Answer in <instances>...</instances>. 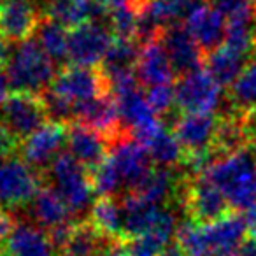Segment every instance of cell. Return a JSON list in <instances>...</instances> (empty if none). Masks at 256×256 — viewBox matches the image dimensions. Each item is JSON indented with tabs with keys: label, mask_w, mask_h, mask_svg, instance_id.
<instances>
[{
	"label": "cell",
	"mask_w": 256,
	"mask_h": 256,
	"mask_svg": "<svg viewBox=\"0 0 256 256\" xmlns=\"http://www.w3.org/2000/svg\"><path fill=\"white\" fill-rule=\"evenodd\" d=\"M246 230L244 218L228 212L212 223L184 221L176 235L186 256H237Z\"/></svg>",
	"instance_id": "1"
},
{
	"label": "cell",
	"mask_w": 256,
	"mask_h": 256,
	"mask_svg": "<svg viewBox=\"0 0 256 256\" xmlns=\"http://www.w3.org/2000/svg\"><path fill=\"white\" fill-rule=\"evenodd\" d=\"M200 174L221 190L234 209L246 210L256 204V154L249 146L212 158Z\"/></svg>",
	"instance_id": "2"
},
{
	"label": "cell",
	"mask_w": 256,
	"mask_h": 256,
	"mask_svg": "<svg viewBox=\"0 0 256 256\" xmlns=\"http://www.w3.org/2000/svg\"><path fill=\"white\" fill-rule=\"evenodd\" d=\"M6 74L16 92L39 93L51 86L56 78L54 60L40 48L37 40H25L9 56L6 64Z\"/></svg>",
	"instance_id": "3"
},
{
	"label": "cell",
	"mask_w": 256,
	"mask_h": 256,
	"mask_svg": "<svg viewBox=\"0 0 256 256\" xmlns=\"http://www.w3.org/2000/svg\"><path fill=\"white\" fill-rule=\"evenodd\" d=\"M50 176L54 190L67 202L72 212L88 209L95 195V188L90 170L84 165L79 164L70 153H62L51 164Z\"/></svg>",
	"instance_id": "4"
},
{
	"label": "cell",
	"mask_w": 256,
	"mask_h": 256,
	"mask_svg": "<svg viewBox=\"0 0 256 256\" xmlns=\"http://www.w3.org/2000/svg\"><path fill=\"white\" fill-rule=\"evenodd\" d=\"M221 95L223 86L207 68L184 74L176 84V106L182 114H212L221 104Z\"/></svg>",
	"instance_id": "5"
},
{
	"label": "cell",
	"mask_w": 256,
	"mask_h": 256,
	"mask_svg": "<svg viewBox=\"0 0 256 256\" xmlns=\"http://www.w3.org/2000/svg\"><path fill=\"white\" fill-rule=\"evenodd\" d=\"M107 88L109 86H107L104 74H98L93 68L72 65V67L62 70L60 74H56L50 93L60 98L62 102L68 104L76 112L79 106L107 93Z\"/></svg>",
	"instance_id": "6"
},
{
	"label": "cell",
	"mask_w": 256,
	"mask_h": 256,
	"mask_svg": "<svg viewBox=\"0 0 256 256\" xmlns=\"http://www.w3.org/2000/svg\"><path fill=\"white\" fill-rule=\"evenodd\" d=\"M46 118L48 109L42 96H37L34 93L16 92L14 95L9 96L6 106L2 107L0 123L11 134H14L18 139L25 140L36 130H39L44 123H48Z\"/></svg>",
	"instance_id": "7"
},
{
	"label": "cell",
	"mask_w": 256,
	"mask_h": 256,
	"mask_svg": "<svg viewBox=\"0 0 256 256\" xmlns=\"http://www.w3.org/2000/svg\"><path fill=\"white\" fill-rule=\"evenodd\" d=\"M39 190V176L25 160L11 158L0 164V207L30 204Z\"/></svg>",
	"instance_id": "8"
},
{
	"label": "cell",
	"mask_w": 256,
	"mask_h": 256,
	"mask_svg": "<svg viewBox=\"0 0 256 256\" xmlns=\"http://www.w3.org/2000/svg\"><path fill=\"white\" fill-rule=\"evenodd\" d=\"M114 42L112 34L104 25L90 22L72 28L68 36V60L76 67L93 68L102 64Z\"/></svg>",
	"instance_id": "9"
},
{
	"label": "cell",
	"mask_w": 256,
	"mask_h": 256,
	"mask_svg": "<svg viewBox=\"0 0 256 256\" xmlns=\"http://www.w3.org/2000/svg\"><path fill=\"white\" fill-rule=\"evenodd\" d=\"M202 4V0H146L140 9L139 18V37L148 42L160 37L167 26L178 25L179 20L184 18Z\"/></svg>",
	"instance_id": "10"
},
{
	"label": "cell",
	"mask_w": 256,
	"mask_h": 256,
	"mask_svg": "<svg viewBox=\"0 0 256 256\" xmlns=\"http://www.w3.org/2000/svg\"><path fill=\"white\" fill-rule=\"evenodd\" d=\"M218 124L220 120L214 114H182L172 132L181 142L186 156H206L214 151Z\"/></svg>",
	"instance_id": "11"
},
{
	"label": "cell",
	"mask_w": 256,
	"mask_h": 256,
	"mask_svg": "<svg viewBox=\"0 0 256 256\" xmlns=\"http://www.w3.org/2000/svg\"><path fill=\"white\" fill-rule=\"evenodd\" d=\"M116 100L118 107H120L121 123L130 128V132L139 142L144 144L164 126V123L158 120L156 112L151 109L146 95L139 88L118 95Z\"/></svg>",
	"instance_id": "12"
},
{
	"label": "cell",
	"mask_w": 256,
	"mask_h": 256,
	"mask_svg": "<svg viewBox=\"0 0 256 256\" xmlns=\"http://www.w3.org/2000/svg\"><path fill=\"white\" fill-rule=\"evenodd\" d=\"M186 207L192 221L212 223L226 216L230 204L212 181H209L204 174H198L186 192Z\"/></svg>",
	"instance_id": "13"
},
{
	"label": "cell",
	"mask_w": 256,
	"mask_h": 256,
	"mask_svg": "<svg viewBox=\"0 0 256 256\" xmlns=\"http://www.w3.org/2000/svg\"><path fill=\"white\" fill-rule=\"evenodd\" d=\"M68 130L65 123L48 121L39 130L28 136L22 144L23 160L32 167H44L53 164L62 148L67 144Z\"/></svg>",
	"instance_id": "14"
},
{
	"label": "cell",
	"mask_w": 256,
	"mask_h": 256,
	"mask_svg": "<svg viewBox=\"0 0 256 256\" xmlns=\"http://www.w3.org/2000/svg\"><path fill=\"white\" fill-rule=\"evenodd\" d=\"M109 158L120 170L124 186L132 190H136L153 170V160L150 156V151L136 137L118 139Z\"/></svg>",
	"instance_id": "15"
},
{
	"label": "cell",
	"mask_w": 256,
	"mask_h": 256,
	"mask_svg": "<svg viewBox=\"0 0 256 256\" xmlns=\"http://www.w3.org/2000/svg\"><path fill=\"white\" fill-rule=\"evenodd\" d=\"M160 40L172 62V67L179 74H190L202 68L204 53L202 48L196 44L192 34L184 25H170L160 34Z\"/></svg>",
	"instance_id": "16"
},
{
	"label": "cell",
	"mask_w": 256,
	"mask_h": 256,
	"mask_svg": "<svg viewBox=\"0 0 256 256\" xmlns=\"http://www.w3.org/2000/svg\"><path fill=\"white\" fill-rule=\"evenodd\" d=\"M39 14L32 0L0 2V37L11 42H25L39 28Z\"/></svg>",
	"instance_id": "17"
},
{
	"label": "cell",
	"mask_w": 256,
	"mask_h": 256,
	"mask_svg": "<svg viewBox=\"0 0 256 256\" xmlns=\"http://www.w3.org/2000/svg\"><path fill=\"white\" fill-rule=\"evenodd\" d=\"M184 28L192 34L202 50L214 51L226 37V16L210 4H200L186 16Z\"/></svg>",
	"instance_id": "18"
},
{
	"label": "cell",
	"mask_w": 256,
	"mask_h": 256,
	"mask_svg": "<svg viewBox=\"0 0 256 256\" xmlns=\"http://www.w3.org/2000/svg\"><path fill=\"white\" fill-rule=\"evenodd\" d=\"M76 120L79 124L92 128L95 132L106 136L107 139L116 140L118 139V123L120 118V107L118 100L112 93H104L90 102L82 104L76 109Z\"/></svg>",
	"instance_id": "19"
},
{
	"label": "cell",
	"mask_w": 256,
	"mask_h": 256,
	"mask_svg": "<svg viewBox=\"0 0 256 256\" xmlns=\"http://www.w3.org/2000/svg\"><path fill=\"white\" fill-rule=\"evenodd\" d=\"M174 67L162 44L160 37L144 42L139 50V60L136 65V74L140 84L148 88L158 84H168L174 79Z\"/></svg>",
	"instance_id": "20"
},
{
	"label": "cell",
	"mask_w": 256,
	"mask_h": 256,
	"mask_svg": "<svg viewBox=\"0 0 256 256\" xmlns=\"http://www.w3.org/2000/svg\"><path fill=\"white\" fill-rule=\"evenodd\" d=\"M67 146L68 153L88 170H95L107 158L106 137L84 124L76 123L68 128Z\"/></svg>",
	"instance_id": "21"
},
{
	"label": "cell",
	"mask_w": 256,
	"mask_h": 256,
	"mask_svg": "<svg viewBox=\"0 0 256 256\" xmlns=\"http://www.w3.org/2000/svg\"><path fill=\"white\" fill-rule=\"evenodd\" d=\"M121 209H123V238L128 240L150 234L156 226L164 212L160 206L148 202L136 193L124 196Z\"/></svg>",
	"instance_id": "22"
},
{
	"label": "cell",
	"mask_w": 256,
	"mask_h": 256,
	"mask_svg": "<svg viewBox=\"0 0 256 256\" xmlns=\"http://www.w3.org/2000/svg\"><path fill=\"white\" fill-rule=\"evenodd\" d=\"M104 11L106 8L98 0H50L46 8L48 20L65 28H78L84 23L95 22Z\"/></svg>",
	"instance_id": "23"
},
{
	"label": "cell",
	"mask_w": 256,
	"mask_h": 256,
	"mask_svg": "<svg viewBox=\"0 0 256 256\" xmlns=\"http://www.w3.org/2000/svg\"><path fill=\"white\" fill-rule=\"evenodd\" d=\"M9 256H53L54 244L48 234L26 223L14 224L6 238Z\"/></svg>",
	"instance_id": "24"
},
{
	"label": "cell",
	"mask_w": 256,
	"mask_h": 256,
	"mask_svg": "<svg viewBox=\"0 0 256 256\" xmlns=\"http://www.w3.org/2000/svg\"><path fill=\"white\" fill-rule=\"evenodd\" d=\"M30 210L34 220L50 232L72 223L70 207L54 188H40L30 202Z\"/></svg>",
	"instance_id": "25"
},
{
	"label": "cell",
	"mask_w": 256,
	"mask_h": 256,
	"mask_svg": "<svg viewBox=\"0 0 256 256\" xmlns=\"http://www.w3.org/2000/svg\"><path fill=\"white\" fill-rule=\"evenodd\" d=\"M206 64H207V72L223 88H226V86L232 88L234 82L238 79V76L242 74L246 64H248V54L228 46L226 42H223L220 48L210 51Z\"/></svg>",
	"instance_id": "26"
},
{
	"label": "cell",
	"mask_w": 256,
	"mask_h": 256,
	"mask_svg": "<svg viewBox=\"0 0 256 256\" xmlns=\"http://www.w3.org/2000/svg\"><path fill=\"white\" fill-rule=\"evenodd\" d=\"M234 110L249 116L256 112V48L249 56L242 74L230 88Z\"/></svg>",
	"instance_id": "27"
},
{
	"label": "cell",
	"mask_w": 256,
	"mask_h": 256,
	"mask_svg": "<svg viewBox=\"0 0 256 256\" xmlns=\"http://www.w3.org/2000/svg\"><path fill=\"white\" fill-rule=\"evenodd\" d=\"M104 235L92 223L74 224L70 235L60 248L62 256H102Z\"/></svg>",
	"instance_id": "28"
},
{
	"label": "cell",
	"mask_w": 256,
	"mask_h": 256,
	"mask_svg": "<svg viewBox=\"0 0 256 256\" xmlns=\"http://www.w3.org/2000/svg\"><path fill=\"white\" fill-rule=\"evenodd\" d=\"M144 146L150 151L151 160L158 164V167L164 168L179 164L182 160V154H184V150H182L176 134L167 130L165 126H162L151 139H148Z\"/></svg>",
	"instance_id": "29"
},
{
	"label": "cell",
	"mask_w": 256,
	"mask_h": 256,
	"mask_svg": "<svg viewBox=\"0 0 256 256\" xmlns=\"http://www.w3.org/2000/svg\"><path fill=\"white\" fill-rule=\"evenodd\" d=\"M92 224L104 237H123V209L114 198H98L92 207Z\"/></svg>",
	"instance_id": "30"
},
{
	"label": "cell",
	"mask_w": 256,
	"mask_h": 256,
	"mask_svg": "<svg viewBox=\"0 0 256 256\" xmlns=\"http://www.w3.org/2000/svg\"><path fill=\"white\" fill-rule=\"evenodd\" d=\"M137 60H139V50L136 48L134 40L114 39L109 53L102 62L104 78L109 79L112 76L123 74V72L136 70Z\"/></svg>",
	"instance_id": "31"
},
{
	"label": "cell",
	"mask_w": 256,
	"mask_h": 256,
	"mask_svg": "<svg viewBox=\"0 0 256 256\" xmlns=\"http://www.w3.org/2000/svg\"><path fill=\"white\" fill-rule=\"evenodd\" d=\"M134 193L142 196L148 202L162 207L174 193V176L170 174L168 168H153L146 176V179L134 190Z\"/></svg>",
	"instance_id": "32"
},
{
	"label": "cell",
	"mask_w": 256,
	"mask_h": 256,
	"mask_svg": "<svg viewBox=\"0 0 256 256\" xmlns=\"http://www.w3.org/2000/svg\"><path fill=\"white\" fill-rule=\"evenodd\" d=\"M68 36L70 32L65 26L51 20L42 22L37 28V42L54 62L68 60Z\"/></svg>",
	"instance_id": "33"
},
{
	"label": "cell",
	"mask_w": 256,
	"mask_h": 256,
	"mask_svg": "<svg viewBox=\"0 0 256 256\" xmlns=\"http://www.w3.org/2000/svg\"><path fill=\"white\" fill-rule=\"evenodd\" d=\"M139 18L140 11L132 6L110 9L109 25L114 39L134 40V37H139Z\"/></svg>",
	"instance_id": "34"
},
{
	"label": "cell",
	"mask_w": 256,
	"mask_h": 256,
	"mask_svg": "<svg viewBox=\"0 0 256 256\" xmlns=\"http://www.w3.org/2000/svg\"><path fill=\"white\" fill-rule=\"evenodd\" d=\"M93 188L100 198H112L114 193H118L124 186L123 178L116 168L114 162L109 156L93 170Z\"/></svg>",
	"instance_id": "35"
},
{
	"label": "cell",
	"mask_w": 256,
	"mask_h": 256,
	"mask_svg": "<svg viewBox=\"0 0 256 256\" xmlns=\"http://www.w3.org/2000/svg\"><path fill=\"white\" fill-rule=\"evenodd\" d=\"M172 237L162 232H150L140 237L130 238L124 244L126 256H160L162 251L168 246Z\"/></svg>",
	"instance_id": "36"
},
{
	"label": "cell",
	"mask_w": 256,
	"mask_h": 256,
	"mask_svg": "<svg viewBox=\"0 0 256 256\" xmlns=\"http://www.w3.org/2000/svg\"><path fill=\"white\" fill-rule=\"evenodd\" d=\"M146 98L150 102L151 109L156 112V116L167 114L176 106V86H172V82L151 86L146 93Z\"/></svg>",
	"instance_id": "37"
},
{
	"label": "cell",
	"mask_w": 256,
	"mask_h": 256,
	"mask_svg": "<svg viewBox=\"0 0 256 256\" xmlns=\"http://www.w3.org/2000/svg\"><path fill=\"white\" fill-rule=\"evenodd\" d=\"M18 137L11 134L4 124L0 123V164L6 160H11L12 154L18 150Z\"/></svg>",
	"instance_id": "38"
},
{
	"label": "cell",
	"mask_w": 256,
	"mask_h": 256,
	"mask_svg": "<svg viewBox=\"0 0 256 256\" xmlns=\"http://www.w3.org/2000/svg\"><path fill=\"white\" fill-rule=\"evenodd\" d=\"M209 2L212 8H216L220 12H223L224 16H228V14H232L235 9L244 6L246 2H249V0H209Z\"/></svg>",
	"instance_id": "39"
},
{
	"label": "cell",
	"mask_w": 256,
	"mask_h": 256,
	"mask_svg": "<svg viewBox=\"0 0 256 256\" xmlns=\"http://www.w3.org/2000/svg\"><path fill=\"white\" fill-rule=\"evenodd\" d=\"M100 4L106 9H116V8H123V6H132L136 9H142V6L146 4V0H98Z\"/></svg>",
	"instance_id": "40"
},
{
	"label": "cell",
	"mask_w": 256,
	"mask_h": 256,
	"mask_svg": "<svg viewBox=\"0 0 256 256\" xmlns=\"http://www.w3.org/2000/svg\"><path fill=\"white\" fill-rule=\"evenodd\" d=\"M12 226H14V224H12L11 218H9L8 214L2 210V207H0V240H6V238H8Z\"/></svg>",
	"instance_id": "41"
},
{
	"label": "cell",
	"mask_w": 256,
	"mask_h": 256,
	"mask_svg": "<svg viewBox=\"0 0 256 256\" xmlns=\"http://www.w3.org/2000/svg\"><path fill=\"white\" fill-rule=\"evenodd\" d=\"M12 86H11V82H9V79H8V74H2L0 72V109L6 106V102L9 100V90H11Z\"/></svg>",
	"instance_id": "42"
},
{
	"label": "cell",
	"mask_w": 256,
	"mask_h": 256,
	"mask_svg": "<svg viewBox=\"0 0 256 256\" xmlns=\"http://www.w3.org/2000/svg\"><path fill=\"white\" fill-rule=\"evenodd\" d=\"M237 256H256V235H251L242 242Z\"/></svg>",
	"instance_id": "43"
},
{
	"label": "cell",
	"mask_w": 256,
	"mask_h": 256,
	"mask_svg": "<svg viewBox=\"0 0 256 256\" xmlns=\"http://www.w3.org/2000/svg\"><path fill=\"white\" fill-rule=\"evenodd\" d=\"M242 218H244L246 226H248V230L251 232V235H256V204L249 207V209H246Z\"/></svg>",
	"instance_id": "44"
},
{
	"label": "cell",
	"mask_w": 256,
	"mask_h": 256,
	"mask_svg": "<svg viewBox=\"0 0 256 256\" xmlns=\"http://www.w3.org/2000/svg\"><path fill=\"white\" fill-rule=\"evenodd\" d=\"M102 256H126V252H124V246H121V244L107 246L106 251L102 252Z\"/></svg>",
	"instance_id": "45"
},
{
	"label": "cell",
	"mask_w": 256,
	"mask_h": 256,
	"mask_svg": "<svg viewBox=\"0 0 256 256\" xmlns=\"http://www.w3.org/2000/svg\"><path fill=\"white\" fill-rule=\"evenodd\" d=\"M160 256H186V252L182 251L179 244H168L167 248L162 251Z\"/></svg>",
	"instance_id": "46"
},
{
	"label": "cell",
	"mask_w": 256,
	"mask_h": 256,
	"mask_svg": "<svg viewBox=\"0 0 256 256\" xmlns=\"http://www.w3.org/2000/svg\"><path fill=\"white\" fill-rule=\"evenodd\" d=\"M9 56H11V53H9L8 40H4V39H2V37H0V67H2V65L8 64Z\"/></svg>",
	"instance_id": "47"
},
{
	"label": "cell",
	"mask_w": 256,
	"mask_h": 256,
	"mask_svg": "<svg viewBox=\"0 0 256 256\" xmlns=\"http://www.w3.org/2000/svg\"><path fill=\"white\" fill-rule=\"evenodd\" d=\"M249 150L252 151V153L256 154V126L252 128L251 126V132H249V142H248Z\"/></svg>",
	"instance_id": "48"
},
{
	"label": "cell",
	"mask_w": 256,
	"mask_h": 256,
	"mask_svg": "<svg viewBox=\"0 0 256 256\" xmlns=\"http://www.w3.org/2000/svg\"><path fill=\"white\" fill-rule=\"evenodd\" d=\"M0 256H2V252H0Z\"/></svg>",
	"instance_id": "49"
},
{
	"label": "cell",
	"mask_w": 256,
	"mask_h": 256,
	"mask_svg": "<svg viewBox=\"0 0 256 256\" xmlns=\"http://www.w3.org/2000/svg\"><path fill=\"white\" fill-rule=\"evenodd\" d=\"M0 2H2V0H0Z\"/></svg>",
	"instance_id": "50"
},
{
	"label": "cell",
	"mask_w": 256,
	"mask_h": 256,
	"mask_svg": "<svg viewBox=\"0 0 256 256\" xmlns=\"http://www.w3.org/2000/svg\"><path fill=\"white\" fill-rule=\"evenodd\" d=\"M254 2H256V0H254Z\"/></svg>",
	"instance_id": "51"
}]
</instances>
